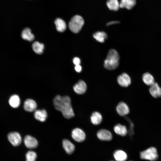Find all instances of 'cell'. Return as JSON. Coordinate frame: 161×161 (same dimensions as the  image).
<instances>
[{
	"instance_id": "d6a6232c",
	"label": "cell",
	"mask_w": 161,
	"mask_h": 161,
	"mask_svg": "<svg viewBox=\"0 0 161 161\" xmlns=\"http://www.w3.org/2000/svg\"></svg>"
},
{
	"instance_id": "4316f807",
	"label": "cell",
	"mask_w": 161,
	"mask_h": 161,
	"mask_svg": "<svg viewBox=\"0 0 161 161\" xmlns=\"http://www.w3.org/2000/svg\"><path fill=\"white\" fill-rule=\"evenodd\" d=\"M26 161H35L37 155L34 151H30L26 154Z\"/></svg>"
},
{
	"instance_id": "8992f818",
	"label": "cell",
	"mask_w": 161,
	"mask_h": 161,
	"mask_svg": "<svg viewBox=\"0 0 161 161\" xmlns=\"http://www.w3.org/2000/svg\"><path fill=\"white\" fill-rule=\"evenodd\" d=\"M71 135L72 138L78 142H83L86 138V134L84 132L79 128L73 129L72 131Z\"/></svg>"
},
{
	"instance_id": "6da1fadb",
	"label": "cell",
	"mask_w": 161,
	"mask_h": 161,
	"mask_svg": "<svg viewBox=\"0 0 161 161\" xmlns=\"http://www.w3.org/2000/svg\"><path fill=\"white\" fill-rule=\"evenodd\" d=\"M53 103L55 109L61 112L66 118L69 119L74 116L70 99L69 96L57 95L54 99Z\"/></svg>"
},
{
	"instance_id": "cb8c5ba5",
	"label": "cell",
	"mask_w": 161,
	"mask_h": 161,
	"mask_svg": "<svg viewBox=\"0 0 161 161\" xmlns=\"http://www.w3.org/2000/svg\"><path fill=\"white\" fill-rule=\"evenodd\" d=\"M106 5L110 10L114 11L118 10L120 7V2L118 0H108Z\"/></svg>"
},
{
	"instance_id": "603a6c76",
	"label": "cell",
	"mask_w": 161,
	"mask_h": 161,
	"mask_svg": "<svg viewBox=\"0 0 161 161\" xmlns=\"http://www.w3.org/2000/svg\"><path fill=\"white\" fill-rule=\"evenodd\" d=\"M20 98L17 95H12L9 100L10 105L13 108H18L20 105Z\"/></svg>"
},
{
	"instance_id": "ac0fdd59",
	"label": "cell",
	"mask_w": 161,
	"mask_h": 161,
	"mask_svg": "<svg viewBox=\"0 0 161 161\" xmlns=\"http://www.w3.org/2000/svg\"><path fill=\"white\" fill-rule=\"evenodd\" d=\"M21 36L24 40L29 41H32L35 38L33 34L32 33L30 29L28 27L24 29L22 31Z\"/></svg>"
},
{
	"instance_id": "4dcf8cb0",
	"label": "cell",
	"mask_w": 161,
	"mask_h": 161,
	"mask_svg": "<svg viewBox=\"0 0 161 161\" xmlns=\"http://www.w3.org/2000/svg\"><path fill=\"white\" fill-rule=\"evenodd\" d=\"M119 23V22L118 21H112L108 22L107 24V26L111 25L112 24H117Z\"/></svg>"
},
{
	"instance_id": "7c38bea8",
	"label": "cell",
	"mask_w": 161,
	"mask_h": 161,
	"mask_svg": "<svg viewBox=\"0 0 161 161\" xmlns=\"http://www.w3.org/2000/svg\"><path fill=\"white\" fill-rule=\"evenodd\" d=\"M37 107L36 103L32 99H27L24 102V108L26 111L31 112L35 111Z\"/></svg>"
},
{
	"instance_id": "7a4b0ae2",
	"label": "cell",
	"mask_w": 161,
	"mask_h": 161,
	"mask_svg": "<svg viewBox=\"0 0 161 161\" xmlns=\"http://www.w3.org/2000/svg\"><path fill=\"white\" fill-rule=\"evenodd\" d=\"M119 59V56L117 52L114 49H110L104 61V67L110 70L115 69L118 66Z\"/></svg>"
},
{
	"instance_id": "484cf974",
	"label": "cell",
	"mask_w": 161,
	"mask_h": 161,
	"mask_svg": "<svg viewBox=\"0 0 161 161\" xmlns=\"http://www.w3.org/2000/svg\"><path fill=\"white\" fill-rule=\"evenodd\" d=\"M32 47L33 51L36 54H41L43 52L44 45L42 43L38 41H35L33 43Z\"/></svg>"
},
{
	"instance_id": "9a60e30c",
	"label": "cell",
	"mask_w": 161,
	"mask_h": 161,
	"mask_svg": "<svg viewBox=\"0 0 161 161\" xmlns=\"http://www.w3.org/2000/svg\"><path fill=\"white\" fill-rule=\"evenodd\" d=\"M34 116L36 120L43 122L46 120L47 114L46 111L45 109H39L35 111Z\"/></svg>"
},
{
	"instance_id": "f1b7e54d",
	"label": "cell",
	"mask_w": 161,
	"mask_h": 161,
	"mask_svg": "<svg viewBox=\"0 0 161 161\" xmlns=\"http://www.w3.org/2000/svg\"><path fill=\"white\" fill-rule=\"evenodd\" d=\"M73 61L75 65H80V59L77 57H75L73 58Z\"/></svg>"
},
{
	"instance_id": "d4e9b609",
	"label": "cell",
	"mask_w": 161,
	"mask_h": 161,
	"mask_svg": "<svg viewBox=\"0 0 161 161\" xmlns=\"http://www.w3.org/2000/svg\"><path fill=\"white\" fill-rule=\"evenodd\" d=\"M93 37L97 41L101 43H103L107 39V36L105 32L98 31L93 34Z\"/></svg>"
},
{
	"instance_id": "ba28073f",
	"label": "cell",
	"mask_w": 161,
	"mask_h": 161,
	"mask_svg": "<svg viewBox=\"0 0 161 161\" xmlns=\"http://www.w3.org/2000/svg\"><path fill=\"white\" fill-rule=\"evenodd\" d=\"M117 81L119 85L123 87H127L131 83L130 77L126 73H123L119 75L117 78Z\"/></svg>"
},
{
	"instance_id": "e0dca14e",
	"label": "cell",
	"mask_w": 161,
	"mask_h": 161,
	"mask_svg": "<svg viewBox=\"0 0 161 161\" xmlns=\"http://www.w3.org/2000/svg\"><path fill=\"white\" fill-rule=\"evenodd\" d=\"M114 130L117 134L122 136H125L128 133L126 127L120 124L116 125L114 127Z\"/></svg>"
},
{
	"instance_id": "f546056e",
	"label": "cell",
	"mask_w": 161,
	"mask_h": 161,
	"mask_svg": "<svg viewBox=\"0 0 161 161\" xmlns=\"http://www.w3.org/2000/svg\"><path fill=\"white\" fill-rule=\"evenodd\" d=\"M75 70L78 72H80L82 69L81 66L80 65H75Z\"/></svg>"
},
{
	"instance_id": "4fadbf2b",
	"label": "cell",
	"mask_w": 161,
	"mask_h": 161,
	"mask_svg": "<svg viewBox=\"0 0 161 161\" xmlns=\"http://www.w3.org/2000/svg\"><path fill=\"white\" fill-rule=\"evenodd\" d=\"M149 91L151 95L154 98L161 97V88L156 83L150 86Z\"/></svg>"
},
{
	"instance_id": "8fae6325",
	"label": "cell",
	"mask_w": 161,
	"mask_h": 161,
	"mask_svg": "<svg viewBox=\"0 0 161 161\" xmlns=\"http://www.w3.org/2000/svg\"><path fill=\"white\" fill-rule=\"evenodd\" d=\"M116 111L120 116H125L129 112V108L128 105L123 102H120L116 107Z\"/></svg>"
},
{
	"instance_id": "2e32d148",
	"label": "cell",
	"mask_w": 161,
	"mask_h": 161,
	"mask_svg": "<svg viewBox=\"0 0 161 161\" xmlns=\"http://www.w3.org/2000/svg\"><path fill=\"white\" fill-rule=\"evenodd\" d=\"M113 156L116 161H126L127 158L126 153L121 150H117L114 151Z\"/></svg>"
},
{
	"instance_id": "5b68a950",
	"label": "cell",
	"mask_w": 161,
	"mask_h": 161,
	"mask_svg": "<svg viewBox=\"0 0 161 161\" xmlns=\"http://www.w3.org/2000/svg\"><path fill=\"white\" fill-rule=\"evenodd\" d=\"M7 138L10 143L15 147L19 145L21 143V137L17 132H10L7 135Z\"/></svg>"
},
{
	"instance_id": "7402d4cb",
	"label": "cell",
	"mask_w": 161,
	"mask_h": 161,
	"mask_svg": "<svg viewBox=\"0 0 161 161\" xmlns=\"http://www.w3.org/2000/svg\"><path fill=\"white\" fill-rule=\"evenodd\" d=\"M102 120V116L100 113L95 112L92 113L91 117V121L93 124L98 125L101 123Z\"/></svg>"
},
{
	"instance_id": "5bb4252c",
	"label": "cell",
	"mask_w": 161,
	"mask_h": 161,
	"mask_svg": "<svg viewBox=\"0 0 161 161\" xmlns=\"http://www.w3.org/2000/svg\"><path fill=\"white\" fill-rule=\"evenodd\" d=\"M63 148L68 154H71L74 151L75 146L69 140L67 139H64L62 142Z\"/></svg>"
},
{
	"instance_id": "30bf717a",
	"label": "cell",
	"mask_w": 161,
	"mask_h": 161,
	"mask_svg": "<svg viewBox=\"0 0 161 161\" xmlns=\"http://www.w3.org/2000/svg\"><path fill=\"white\" fill-rule=\"evenodd\" d=\"M87 86L86 83L83 80H79L73 86L74 91L79 95L83 94L87 90Z\"/></svg>"
},
{
	"instance_id": "44dd1931",
	"label": "cell",
	"mask_w": 161,
	"mask_h": 161,
	"mask_svg": "<svg viewBox=\"0 0 161 161\" xmlns=\"http://www.w3.org/2000/svg\"><path fill=\"white\" fill-rule=\"evenodd\" d=\"M142 78L144 83L148 86H151L155 83L154 77L149 72L144 73L142 76Z\"/></svg>"
},
{
	"instance_id": "3957f363",
	"label": "cell",
	"mask_w": 161,
	"mask_h": 161,
	"mask_svg": "<svg viewBox=\"0 0 161 161\" xmlns=\"http://www.w3.org/2000/svg\"><path fill=\"white\" fill-rule=\"evenodd\" d=\"M84 23V20L81 16L75 15L71 18L69 22V28L72 32L78 33L81 30Z\"/></svg>"
},
{
	"instance_id": "ffe728a7",
	"label": "cell",
	"mask_w": 161,
	"mask_h": 161,
	"mask_svg": "<svg viewBox=\"0 0 161 161\" xmlns=\"http://www.w3.org/2000/svg\"><path fill=\"white\" fill-rule=\"evenodd\" d=\"M54 22L58 31L63 32L65 30L66 28V24L63 19L60 18H57Z\"/></svg>"
},
{
	"instance_id": "d6986e66",
	"label": "cell",
	"mask_w": 161,
	"mask_h": 161,
	"mask_svg": "<svg viewBox=\"0 0 161 161\" xmlns=\"http://www.w3.org/2000/svg\"><path fill=\"white\" fill-rule=\"evenodd\" d=\"M136 4V0H121L120 2V7L131 10L135 6Z\"/></svg>"
},
{
	"instance_id": "277c9868",
	"label": "cell",
	"mask_w": 161,
	"mask_h": 161,
	"mask_svg": "<svg viewBox=\"0 0 161 161\" xmlns=\"http://www.w3.org/2000/svg\"><path fill=\"white\" fill-rule=\"evenodd\" d=\"M140 157L142 159L156 161L158 159V156L156 148L154 147H151L141 152Z\"/></svg>"
},
{
	"instance_id": "52a82bcc",
	"label": "cell",
	"mask_w": 161,
	"mask_h": 161,
	"mask_svg": "<svg viewBox=\"0 0 161 161\" xmlns=\"http://www.w3.org/2000/svg\"><path fill=\"white\" fill-rule=\"evenodd\" d=\"M24 141L26 146L30 149L37 148L38 145V142L36 139L30 135H27L25 136Z\"/></svg>"
},
{
	"instance_id": "9c48e42d",
	"label": "cell",
	"mask_w": 161,
	"mask_h": 161,
	"mask_svg": "<svg viewBox=\"0 0 161 161\" xmlns=\"http://www.w3.org/2000/svg\"><path fill=\"white\" fill-rule=\"evenodd\" d=\"M98 138L102 141H109L112 138V135L110 131L105 129H101L97 132Z\"/></svg>"
},
{
	"instance_id": "1f68e13d",
	"label": "cell",
	"mask_w": 161,
	"mask_h": 161,
	"mask_svg": "<svg viewBox=\"0 0 161 161\" xmlns=\"http://www.w3.org/2000/svg\"><path fill=\"white\" fill-rule=\"evenodd\" d=\"M114 161L111 160V161Z\"/></svg>"
},
{
	"instance_id": "83f0119b",
	"label": "cell",
	"mask_w": 161,
	"mask_h": 161,
	"mask_svg": "<svg viewBox=\"0 0 161 161\" xmlns=\"http://www.w3.org/2000/svg\"><path fill=\"white\" fill-rule=\"evenodd\" d=\"M125 119L128 122L129 124V128L128 131L130 137H132L134 134V124L131 120L127 117H125Z\"/></svg>"
}]
</instances>
